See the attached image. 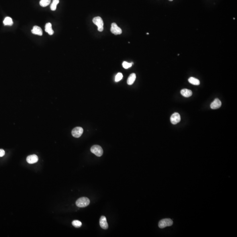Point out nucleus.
<instances>
[{
    "mask_svg": "<svg viewBox=\"0 0 237 237\" xmlns=\"http://www.w3.org/2000/svg\"><path fill=\"white\" fill-rule=\"evenodd\" d=\"M90 202V200L87 197H81L77 201L76 204L78 207L83 208L88 206Z\"/></svg>",
    "mask_w": 237,
    "mask_h": 237,
    "instance_id": "f257e3e1",
    "label": "nucleus"
},
{
    "mask_svg": "<svg viewBox=\"0 0 237 237\" xmlns=\"http://www.w3.org/2000/svg\"><path fill=\"white\" fill-rule=\"evenodd\" d=\"M93 22L98 26V30L102 32L104 30V22L102 18L99 16L96 17L93 19Z\"/></svg>",
    "mask_w": 237,
    "mask_h": 237,
    "instance_id": "f03ea898",
    "label": "nucleus"
},
{
    "mask_svg": "<svg viewBox=\"0 0 237 237\" xmlns=\"http://www.w3.org/2000/svg\"><path fill=\"white\" fill-rule=\"evenodd\" d=\"M91 153L98 157H100L103 155V150L102 148L98 145H94L91 149Z\"/></svg>",
    "mask_w": 237,
    "mask_h": 237,
    "instance_id": "7ed1b4c3",
    "label": "nucleus"
},
{
    "mask_svg": "<svg viewBox=\"0 0 237 237\" xmlns=\"http://www.w3.org/2000/svg\"><path fill=\"white\" fill-rule=\"evenodd\" d=\"M173 221L170 219H164L160 220L159 223V227L160 228H164L165 227L172 226Z\"/></svg>",
    "mask_w": 237,
    "mask_h": 237,
    "instance_id": "20e7f679",
    "label": "nucleus"
},
{
    "mask_svg": "<svg viewBox=\"0 0 237 237\" xmlns=\"http://www.w3.org/2000/svg\"><path fill=\"white\" fill-rule=\"evenodd\" d=\"M83 130L81 127H76L72 130V134L73 137L78 138L82 135L83 133Z\"/></svg>",
    "mask_w": 237,
    "mask_h": 237,
    "instance_id": "39448f33",
    "label": "nucleus"
},
{
    "mask_svg": "<svg viewBox=\"0 0 237 237\" xmlns=\"http://www.w3.org/2000/svg\"><path fill=\"white\" fill-rule=\"evenodd\" d=\"M111 31L112 34L115 35L121 34L122 33V30L120 28L116 23H112L111 25Z\"/></svg>",
    "mask_w": 237,
    "mask_h": 237,
    "instance_id": "423d86ee",
    "label": "nucleus"
},
{
    "mask_svg": "<svg viewBox=\"0 0 237 237\" xmlns=\"http://www.w3.org/2000/svg\"><path fill=\"white\" fill-rule=\"evenodd\" d=\"M181 121V116L178 113L175 112L170 117L171 122L173 124H176Z\"/></svg>",
    "mask_w": 237,
    "mask_h": 237,
    "instance_id": "0eeeda50",
    "label": "nucleus"
},
{
    "mask_svg": "<svg viewBox=\"0 0 237 237\" xmlns=\"http://www.w3.org/2000/svg\"><path fill=\"white\" fill-rule=\"evenodd\" d=\"M100 225L103 229H107L108 228V224L107 223V219L105 216H102L100 219Z\"/></svg>",
    "mask_w": 237,
    "mask_h": 237,
    "instance_id": "6e6552de",
    "label": "nucleus"
},
{
    "mask_svg": "<svg viewBox=\"0 0 237 237\" xmlns=\"http://www.w3.org/2000/svg\"><path fill=\"white\" fill-rule=\"evenodd\" d=\"M221 101L218 98H216L210 105V107L212 110H216L220 108L221 106Z\"/></svg>",
    "mask_w": 237,
    "mask_h": 237,
    "instance_id": "1a4fd4ad",
    "label": "nucleus"
},
{
    "mask_svg": "<svg viewBox=\"0 0 237 237\" xmlns=\"http://www.w3.org/2000/svg\"><path fill=\"white\" fill-rule=\"evenodd\" d=\"M38 157L36 155H29L26 158V161L30 164H34L38 161Z\"/></svg>",
    "mask_w": 237,
    "mask_h": 237,
    "instance_id": "9d476101",
    "label": "nucleus"
},
{
    "mask_svg": "<svg viewBox=\"0 0 237 237\" xmlns=\"http://www.w3.org/2000/svg\"><path fill=\"white\" fill-rule=\"evenodd\" d=\"M31 32L33 34L37 35L42 36L43 34V31H42L41 28L39 26H37L33 27Z\"/></svg>",
    "mask_w": 237,
    "mask_h": 237,
    "instance_id": "9b49d317",
    "label": "nucleus"
},
{
    "mask_svg": "<svg viewBox=\"0 0 237 237\" xmlns=\"http://www.w3.org/2000/svg\"><path fill=\"white\" fill-rule=\"evenodd\" d=\"M181 95L185 98L190 97L192 94V91L187 89H182L181 91Z\"/></svg>",
    "mask_w": 237,
    "mask_h": 237,
    "instance_id": "f8f14e48",
    "label": "nucleus"
},
{
    "mask_svg": "<svg viewBox=\"0 0 237 237\" xmlns=\"http://www.w3.org/2000/svg\"><path fill=\"white\" fill-rule=\"evenodd\" d=\"M45 30L47 33L49 34L50 35H52L54 33L52 28V25L50 22L47 23L46 24L45 26Z\"/></svg>",
    "mask_w": 237,
    "mask_h": 237,
    "instance_id": "ddd939ff",
    "label": "nucleus"
},
{
    "mask_svg": "<svg viewBox=\"0 0 237 237\" xmlns=\"http://www.w3.org/2000/svg\"><path fill=\"white\" fill-rule=\"evenodd\" d=\"M136 78V76L135 73H132L129 76L127 80V83L129 85L133 84L134 81L135 80Z\"/></svg>",
    "mask_w": 237,
    "mask_h": 237,
    "instance_id": "4468645a",
    "label": "nucleus"
},
{
    "mask_svg": "<svg viewBox=\"0 0 237 237\" xmlns=\"http://www.w3.org/2000/svg\"><path fill=\"white\" fill-rule=\"evenodd\" d=\"M3 23L5 26H11L13 24L12 18L9 17H6L3 21Z\"/></svg>",
    "mask_w": 237,
    "mask_h": 237,
    "instance_id": "2eb2a0df",
    "label": "nucleus"
},
{
    "mask_svg": "<svg viewBox=\"0 0 237 237\" xmlns=\"http://www.w3.org/2000/svg\"><path fill=\"white\" fill-rule=\"evenodd\" d=\"M188 81L190 83L194 85H199L200 84V81L199 80L194 77H191L189 78Z\"/></svg>",
    "mask_w": 237,
    "mask_h": 237,
    "instance_id": "dca6fc26",
    "label": "nucleus"
},
{
    "mask_svg": "<svg viewBox=\"0 0 237 237\" xmlns=\"http://www.w3.org/2000/svg\"><path fill=\"white\" fill-rule=\"evenodd\" d=\"M59 2V0H53L52 3L51 4V9L53 11L56 10L57 5Z\"/></svg>",
    "mask_w": 237,
    "mask_h": 237,
    "instance_id": "f3484780",
    "label": "nucleus"
},
{
    "mask_svg": "<svg viewBox=\"0 0 237 237\" xmlns=\"http://www.w3.org/2000/svg\"><path fill=\"white\" fill-rule=\"evenodd\" d=\"M51 1V0H40V4L41 6L45 7L48 6L50 4Z\"/></svg>",
    "mask_w": 237,
    "mask_h": 237,
    "instance_id": "a211bd4d",
    "label": "nucleus"
},
{
    "mask_svg": "<svg viewBox=\"0 0 237 237\" xmlns=\"http://www.w3.org/2000/svg\"><path fill=\"white\" fill-rule=\"evenodd\" d=\"M72 224L76 228H79L82 226V223L79 220H73V221L72 222Z\"/></svg>",
    "mask_w": 237,
    "mask_h": 237,
    "instance_id": "6ab92c4d",
    "label": "nucleus"
},
{
    "mask_svg": "<svg viewBox=\"0 0 237 237\" xmlns=\"http://www.w3.org/2000/svg\"><path fill=\"white\" fill-rule=\"evenodd\" d=\"M123 78V75L121 73H118L117 74L115 77V81L116 82L120 81Z\"/></svg>",
    "mask_w": 237,
    "mask_h": 237,
    "instance_id": "aec40b11",
    "label": "nucleus"
},
{
    "mask_svg": "<svg viewBox=\"0 0 237 237\" xmlns=\"http://www.w3.org/2000/svg\"><path fill=\"white\" fill-rule=\"evenodd\" d=\"M122 67L125 69H127L128 68H130L132 67V64L131 63H128L126 61H124V63H122Z\"/></svg>",
    "mask_w": 237,
    "mask_h": 237,
    "instance_id": "412c9836",
    "label": "nucleus"
},
{
    "mask_svg": "<svg viewBox=\"0 0 237 237\" xmlns=\"http://www.w3.org/2000/svg\"><path fill=\"white\" fill-rule=\"evenodd\" d=\"M5 155V151L3 149H0V157H2Z\"/></svg>",
    "mask_w": 237,
    "mask_h": 237,
    "instance_id": "4be33fe9",
    "label": "nucleus"
},
{
    "mask_svg": "<svg viewBox=\"0 0 237 237\" xmlns=\"http://www.w3.org/2000/svg\"><path fill=\"white\" fill-rule=\"evenodd\" d=\"M169 1H173V0H169Z\"/></svg>",
    "mask_w": 237,
    "mask_h": 237,
    "instance_id": "5701e85b",
    "label": "nucleus"
}]
</instances>
